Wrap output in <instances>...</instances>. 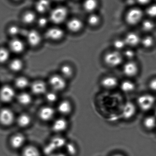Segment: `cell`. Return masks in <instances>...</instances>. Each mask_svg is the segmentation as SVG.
<instances>
[{"label": "cell", "instance_id": "obj_38", "mask_svg": "<svg viewBox=\"0 0 156 156\" xmlns=\"http://www.w3.org/2000/svg\"><path fill=\"white\" fill-rule=\"evenodd\" d=\"M100 21V18L98 16L92 14L88 18V22L91 25H95L97 24Z\"/></svg>", "mask_w": 156, "mask_h": 156}, {"label": "cell", "instance_id": "obj_8", "mask_svg": "<svg viewBox=\"0 0 156 156\" xmlns=\"http://www.w3.org/2000/svg\"><path fill=\"white\" fill-rule=\"evenodd\" d=\"M15 95L14 90L11 86L5 85L0 90V99L4 102H9Z\"/></svg>", "mask_w": 156, "mask_h": 156}, {"label": "cell", "instance_id": "obj_30", "mask_svg": "<svg viewBox=\"0 0 156 156\" xmlns=\"http://www.w3.org/2000/svg\"><path fill=\"white\" fill-rule=\"evenodd\" d=\"M15 84L19 89H24L29 85V81L26 78L20 77L16 80Z\"/></svg>", "mask_w": 156, "mask_h": 156}, {"label": "cell", "instance_id": "obj_45", "mask_svg": "<svg viewBox=\"0 0 156 156\" xmlns=\"http://www.w3.org/2000/svg\"><path fill=\"white\" fill-rule=\"evenodd\" d=\"M49 156H68V155L65 153L59 151V152H55Z\"/></svg>", "mask_w": 156, "mask_h": 156}, {"label": "cell", "instance_id": "obj_32", "mask_svg": "<svg viewBox=\"0 0 156 156\" xmlns=\"http://www.w3.org/2000/svg\"><path fill=\"white\" fill-rule=\"evenodd\" d=\"M61 74L64 78H68L71 76L73 74V70L71 67L68 65H64L60 69Z\"/></svg>", "mask_w": 156, "mask_h": 156}, {"label": "cell", "instance_id": "obj_10", "mask_svg": "<svg viewBox=\"0 0 156 156\" xmlns=\"http://www.w3.org/2000/svg\"><path fill=\"white\" fill-rule=\"evenodd\" d=\"M136 108L133 103L127 102L125 104L122 109V115L124 118L129 119L132 118L135 114Z\"/></svg>", "mask_w": 156, "mask_h": 156}, {"label": "cell", "instance_id": "obj_31", "mask_svg": "<svg viewBox=\"0 0 156 156\" xmlns=\"http://www.w3.org/2000/svg\"><path fill=\"white\" fill-rule=\"evenodd\" d=\"M67 155L74 156L77 153V147L73 143H67L65 147Z\"/></svg>", "mask_w": 156, "mask_h": 156}, {"label": "cell", "instance_id": "obj_6", "mask_svg": "<svg viewBox=\"0 0 156 156\" xmlns=\"http://www.w3.org/2000/svg\"><path fill=\"white\" fill-rule=\"evenodd\" d=\"M143 12L139 8L130 10L126 16V22L131 25H135L140 22L143 17Z\"/></svg>", "mask_w": 156, "mask_h": 156}, {"label": "cell", "instance_id": "obj_44", "mask_svg": "<svg viewBox=\"0 0 156 156\" xmlns=\"http://www.w3.org/2000/svg\"><path fill=\"white\" fill-rule=\"evenodd\" d=\"M149 87L151 90L156 91V78L153 79L149 83Z\"/></svg>", "mask_w": 156, "mask_h": 156}, {"label": "cell", "instance_id": "obj_21", "mask_svg": "<svg viewBox=\"0 0 156 156\" xmlns=\"http://www.w3.org/2000/svg\"><path fill=\"white\" fill-rule=\"evenodd\" d=\"M23 156H40V151L37 147L33 145L25 147L22 153Z\"/></svg>", "mask_w": 156, "mask_h": 156}, {"label": "cell", "instance_id": "obj_42", "mask_svg": "<svg viewBox=\"0 0 156 156\" xmlns=\"http://www.w3.org/2000/svg\"><path fill=\"white\" fill-rule=\"evenodd\" d=\"M135 53L133 50L131 49H128V50H125L124 53V55L125 57L129 59H132L135 56Z\"/></svg>", "mask_w": 156, "mask_h": 156}, {"label": "cell", "instance_id": "obj_14", "mask_svg": "<svg viewBox=\"0 0 156 156\" xmlns=\"http://www.w3.org/2000/svg\"><path fill=\"white\" fill-rule=\"evenodd\" d=\"M55 114V111L52 107L45 106L40 110L39 113V117L41 120L48 121L51 120Z\"/></svg>", "mask_w": 156, "mask_h": 156}, {"label": "cell", "instance_id": "obj_25", "mask_svg": "<svg viewBox=\"0 0 156 156\" xmlns=\"http://www.w3.org/2000/svg\"><path fill=\"white\" fill-rule=\"evenodd\" d=\"M121 90L124 92L129 93L135 89V85L133 82L130 80H125L121 83Z\"/></svg>", "mask_w": 156, "mask_h": 156}, {"label": "cell", "instance_id": "obj_17", "mask_svg": "<svg viewBox=\"0 0 156 156\" xmlns=\"http://www.w3.org/2000/svg\"><path fill=\"white\" fill-rule=\"evenodd\" d=\"M31 90L36 94H41L45 92L46 90V85L42 81H35L31 85Z\"/></svg>", "mask_w": 156, "mask_h": 156}, {"label": "cell", "instance_id": "obj_9", "mask_svg": "<svg viewBox=\"0 0 156 156\" xmlns=\"http://www.w3.org/2000/svg\"><path fill=\"white\" fill-rule=\"evenodd\" d=\"M26 143V138L24 135L17 133L12 136L10 144L14 149H18L24 147Z\"/></svg>", "mask_w": 156, "mask_h": 156}, {"label": "cell", "instance_id": "obj_7", "mask_svg": "<svg viewBox=\"0 0 156 156\" xmlns=\"http://www.w3.org/2000/svg\"><path fill=\"white\" fill-rule=\"evenodd\" d=\"M49 84L55 91H60L66 88L67 83L65 78L60 76H53L49 79Z\"/></svg>", "mask_w": 156, "mask_h": 156}, {"label": "cell", "instance_id": "obj_20", "mask_svg": "<svg viewBox=\"0 0 156 156\" xmlns=\"http://www.w3.org/2000/svg\"><path fill=\"white\" fill-rule=\"evenodd\" d=\"M82 23L78 19L73 18L68 22L67 26L69 30L71 32H77L79 31L82 27Z\"/></svg>", "mask_w": 156, "mask_h": 156}, {"label": "cell", "instance_id": "obj_5", "mask_svg": "<svg viewBox=\"0 0 156 156\" xmlns=\"http://www.w3.org/2000/svg\"><path fill=\"white\" fill-rule=\"evenodd\" d=\"M14 121L13 112L10 109L4 108L0 111V123L5 126L11 125Z\"/></svg>", "mask_w": 156, "mask_h": 156}, {"label": "cell", "instance_id": "obj_11", "mask_svg": "<svg viewBox=\"0 0 156 156\" xmlns=\"http://www.w3.org/2000/svg\"><path fill=\"white\" fill-rule=\"evenodd\" d=\"M123 72L128 77L135 76L138 73V67L134 62H129L125 64L123 67Z\"/></svg>", "mask_w": 156, "mask_h": 156}, {"label": "cell", "instance_id": "obj_2", "mask_svg": "<svg viewBox=\"0 0 156 156\" xmlns=\"http://www.w3.org/2000/svg\"><path fill=\"white\" fill-rule=\"evenodd\" d=\"M155 103L154 97L151 94H145L139 96L137 100V104L141 110L148 111L151 110Z\"/></svg>", "mask_w": 156, "mask_h": 156}, {"label": "cell", "instance_id": "obj_22", "mask_svg": "<svg viewBox=\"0 0 156 156\" xmlns=\"http://www.w3.org/2000/svg\"><path fill=\"white\" fill-rule=\"evenodd\" d=\"M50 6L49 0H38L36 4V9L40 13H44L47 11Z\"/></svg>", "mask_w": 156, "mask_h": 156}, {"label": "cell", "instance_id": "obj_46", "mask_svg": "<svg viewBox=\"0 0 156 156\" xmlns=\"http://www.w3.org/2000/svg\"><path fill=\"white\" fill-rule=\"evenodd\" d=\"M150 0H137V2L141 4H146L150 2Z\"/></svg>", "mask_w": 156, "mask_h": 156}, {"label": "cell", "instance_id": "obj_40", "mask_svg": "<svg viewBox=\"0 0 156 156\" xmlns=\"http://www.w3.org/2000/svg\"><path fill=\"white\" fill-rule=\"evenodd\" d=\"M147 13L151 17L156 16V5H153L147 8Z\"/></svg>", "mask_w": 156, "mask_h": 156}, {"label": "cell", "instance_id": "obj_37", "mask_svg": "<svg viewBox=\"0 0 156 156\" xmlns=\"http://www.w3.org/2000/svg\"><path fill=\"white\" fill-rule=\"evenodd\" d=\"M143 28L145 31H150L154 27V24L150 20H146L143 23Z\"/></svg>", "mask_w": 156, "mask_h": 156}, {"label": "cell", "instance_id": "obj_16", "mask_svg": "<svg viewBox=\"0 0 156 156\" xmlns=\"http://www.w3.org/2000/svg\"><path fill=\"white\" fill-rule=\"evenodd\" d=\"M10 49L16 54L22 53L24 49V45L22 41L18 39H13L9 44Z\"/></svg>", "mask_w": 156, "mask_h": 156}, {"label": "cell", "instance_id": "obj_4", "mask_svg": "<svg viewBox=\"0 0 156 156\" xmlns=\"http://www.w3.org/2000/svg\"><path fill=\"white\" fill-rule=\"evenodd\" d=\"M67 15V10L64 7H58L53 9L50 14V20L54 23L60 24L64 22Z\"/></svg>", "mask_w": 156, "mask_h": 156}, {"label": "cell", "instance_id": "obj_47", "mask_svg": "<svg viewBox=\"0 0 156 156\" xmlns=\"http://www.w3.org/2000/svg\"><path fill=\"white\" fill-rule=\"evenodd\" d=\"M113 156H124L122 155V154H117L114 155H113Z\"/></svg>", "mask_w": 156, "mask_h": 156}, {"label": "cell", "instance_id": "obj_19", "mask_svg": "<svg viewBox=\"0 0 156 156\" xmlns=\"http://www.w3.org/2000/svg\"><path fill=\"white\" fill-rule=\"evenodd\" d=\"M125 44L131 46H136L140 42V38L136 34L131 33L128 34L124 39Z\"/></svg>", "mask_w": 156, "mask_h": 156}, {"label": "cell", "instance_id": "obj_34", "mask_svg": "<svg viewBox=\"0 0 156 156\" xmlns=\"http://www.w3.org/2000/svg\"><path fill=\"white\" fill-rule=\"evenodd\" d=\"M10 53L8 50L4 48H0V63L6 62L9 59Z\"/></svg>", "mask_w": 156, "mask_h": 156}, {"label": "cell", "instance_id": "obj_41", "mask_svg": "<svg viewBox=\"0 0 156 156\" xmlns=\"http://www.w3.org/2000/svg\"><path fill=\"white\" fill-rule=\"evenodd\" d=\"M19 32V28L18 27L16 26H11L9 28V33L11 35H16L18 34Z\"/></svg>", "mask_w": 156, "mask_h": 156}, {"label": "cell", "instance_id": "obj_24", "mask_svg": "<svg viewBox=\"0 0 156 156\" xmlns=\"http://www.w3.org/2000/svg\"><path fill=\"white\" fill-rule=\"evenodd\" d=\"M31 121L30 116L25 114H23L19 115L17 120V124L21 127H27L30 125Z\"/></svg>", "mask_w": 156, "mask_h": 156}, {"label": "cell", "instance_id": "obj_23", "mask_svg": "<svg viewBox=\"0 0 156 156\" xmlns=\"http://www.w3.org/2000/svg\"><path fill=\"white\" fill-rule=\"evenodd\" d=\"M59 112L62 114H68L71 110V105L68 101H63L60 103L58 106Z\"/></svg>", "mask_w": 156, "mask_h": 156}, {"label": "cell", "instance_id": "obj_3", "mask_svg": "<svg viewBox=\"0 0 156 156\" xmlns=\"http://www.w3.org/2000/svg\"><path fill=\"white\" fill-rule=\"evenodd\" d=\"M104 60L109 66L115 67L121 65L123 61V56L118 51H112L105 55Z\"/></svg>", "mask_w": 156, "mask_h": 156}, {"label": "cell", "instance_id": "obj_28", "mask_svg": "<svg viewBox=\"0 0 156 156\" xmlns=\"http://www.w3.org/2000/svg\"><path fill=\"white\" fill-rule=\"evenodd\" d=\"M23 63L20 59L16 58L11 61L10 64V68L13 71L18 72L22 69L23 67Z\"/></svg>", "mask_w": 156, "mask_h": 156}, {"label": "cell", "instance_id": "obj_33", "mask_svg": "<svg viewBox=\"0 0 156 156\" xmlns=\"http://www.w3.org/2000/svg\"><path fill=\"white\" fill-rule=\"evenodd\" d=\"M35 19V15L32 12H27L23 16V21L25 24H31Z\"/></svg>", "mask_w": 156, "mask_h": 156}, {"label": "cell", "instance_id": "obj_12", "mask_svg": "<svg viewBox=\"0 0 156 156\" xmlns=\"http://www.w3.org/2000/svg\"><path fill=\"white\" fill-rule=\"evenodd\" d=\"M64 35L63 31L57 27H53L48 29L45 33L47 38L51 40H57L60 39Z\"/></svg>", "mask_w": 156, "mask_h": 156}, {"label": "cell", "instance_id": "obj_15", "mask_svg": "<svg viewBox=\"0 0 156 156\" xmlns=\"http://www.w3.org/2000/svg\"><path fill=\"white\" fill-rule=\"evenodd\" d=\"M27 40L30 45L36 46L40 43L41 37L37 31L36 30H31L27 34Z\"/></svg>", "mask_w": 156, "mask_h": 156}, {"label": "cell", "instance_id": "obj_27", "mask_svg": "<svg viewBox=\"0 0 156 156\" xmlns=\"http://www.w3.org/2000/svg\"><path fill=\"white\" fill-rule=\"evenodd\" d=\"M143 124L145 127L147 129H154L156 126V118L154 116H147L145 119Z\"/></svg>", "mask_w": 156, "mask_h": 156}, {"label": "cell", "instance_id": "obj_49", "mask_svg": "<svg viewBox=\"0 0 156 156\" xmlns=\"http://www.w3.org/2000/svg\"><path fill=\"white\" fill-rule=\"evenodd\" d=\"M155 115H156V109H155Z\"/></svg>", "mask_w": 156, "mask_h": 156}, {"label": "cell", "instance_id": "obj_50", "mask_svg": "<svg viewBox=\"0 0 156 156\" xmlns=\"http://www.w3.org/2000/svg\"><path fill=\"white\" fill-rule=\"evenodd\" d=\"M14 1H18V0H14Z\"/></svg>", "mask_w": 156, "mask_h": 156}, {"label": "cell", "instance_id": "obj_18", "mask_svg": "<svg viewBox=\"0 0 156 156\" xmlns=\"http://www.w3.org/2000/svg\"><path fill=\"white\" fill-rule=\"evenodd\" d=\"M102 85L107 89H113L117 86L118 81L116 78L113 76H107L103 78L101 82Z\"/></svg>", "mask_w": 156, "mask_h": 156}, {"label": "cell", "instance_id": "obj_29", "mask_svg": "<svg viewBox=\"0 0 156 156\" xmlns=\"http://www.w3.org/2000/svg\"><path fill=\"white\" fill-rule=\"evenodd\" d=\"M97 5L96 0H85L83 4V7L87 12H91L96 9Z\"/></svg>", "mask_w": 156, "mask_h": 156}, {"label": "cell", "instance_id": "obj_26", "mask_svg": "<svg viewBox=\"0 0 156 156\" xmlns=\"http://www.w3.org/2000/svg\"><path fill=\"white\" fill-rule=\"evenodd\" d=\"M18 101L21 104L27 105L31 103L32 97L31 95L27 93H22L18 95Z\"/></svg>", "mask_w": 156, "mask_h": 156}, {"label": "cell", "instance_id": "obj_43", "mask_svg": "<svg viewBox=\"0 0 156 156\" xmlns=\"http://www.w3.org/2000/svg\"><path fill=\"white\" fill-rule=\"evenodd\" d=\"M47 19L45 17H41L38 19V24L39 26L43 27L47 24Z\"/></svg>", "mask_w": 156, "mask_h": 156}, {"label": "cell", "instance_id": "obj_13", "mask_svg": "<svg viewBox=\"0 0 156 156\" xmlns=\"http://www.w3.org/2000/svg\"><path fill=\"white\" fill-rule=\"evenodd\" d=\"M68 127V123L63 118H58L52 125V129L57 133H61L65 131Z\"/></svg>", "mask_w": 156, "mask_h": 156}, {"label": "cell", "instance_id": "obj_39", "mask_svg": "<svg viewBox=\"0 0 156 156\" xmlns=\"http://www.w3.org/2000/svg\"><path fill=\"white\" fill-rule=\"evenodd\" d=\"M46 99L47 101L49 102H54L57 99V95L55 93L50 92L47 93L46 95Z\"/></svg>", "mask_w": 156, "mask_h": 156}, {"label": "cell", "instance_id": "obj_35", "mask_svg": "<svg viewBox=\"0 0 156 156\" xmlns=\"http://www.w3.org/2000/svg\"><path fill=\"white\" fill-rule=\"evenodd\" d=\"M142 44L144 47L149 48L151 47L154 44V40L153 37L150 36H147L144 37L142 41Z\"/></svg>", "mask_w": 156, "mask_h": 156}, {"label": "cell", "instance_id": "obj_1", "mask_svg": "<svg viewBox=\"0 0 156 156\" xmlns=\"http://www.w3.org/2000/svg\"><path fill=\"white\" fill-rule=\"evenodd\" d=\"M67 142L64 137L61 136H56L51 139V141L46 146L44 149L45 153L48 156L55 152H59L61 148H65Z\"/></svg>", "mask_w": 156, "mask_h": 156}, {"label": "cell", "instance_id": "obj_36", "mask_svg": "<svg viewBox=\"0 0 156 156\" xmlns=\"http://www.w3.org/2000/svg\"><path fill=\"white\" fill-rule=\"evenodd\" d=\"M126 45L124 40L117 39L114 43V46L116 50H122Z\"/></svg>", "mask_w": 156, "mask_h": 156}, {"label": "cell", "instance_id": "obj_48", "mask_svg": "<svg viewBox=\"0 0 156 156\" xmlns=\"http://www.w3.org/2000/svg\"><path fill=\"white\" fill-rule=\"evenodd\" d=\"M55 1H57V2H60V1H63V0H54Z\"/></svg>", "mask_w": 156, "mask_h": 156}]
</instances>
